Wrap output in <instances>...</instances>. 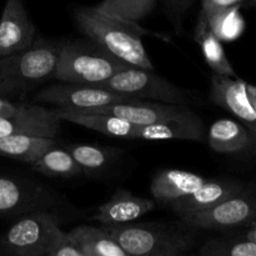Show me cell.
<instances>
[{
  "label": "cell",
  "instance_id": "33",
  "mask_svg": "<svg viewBox=\"0 0 256 256\" xmlns=\"http://www.w3.org/2000/svg\"><path fill=\"white\" fill-rule=\"evenodd\" d=\"M246 92L249 95V99L252 102V106H254L256 112V85L252 84H246Z\"/></svg>",
  "mask_w": 256,
  "mask_h": 256
},
{
  "label": "cell",
  "instance_id": "5",
  "mask_svg": "<svg viewBox=\"0 0 256 256\" xmlns=\"http://www.w3.org/2000/svg\"><path fill=\"white\" fill-rule=\"evenodd\" d=\"M62 218L54 209H42L18 216L0 236V255L46 256Z\"/></svg>",
  "mask_w": 256,
  "mask_h": 256
},
{
  "label": "cell",
  "instance_id": "1",
  "mask_svg": "<svg viewBox=\"0 0 256 256\" xmlns=\"http://www.w3.org/2000/svg\"><path fill=\"white\" fill-rule=\"evenodd\" d=\"M72 18L86 39L95 42L132 66L154 70L142 40L146 30L139 22L105 14L95 6L75 8Z\"/></svg>",
  "mask_w": 256,
  "mask_h": 256
},
{
  "label": "cell",
  "instance_id": "12",
  "mask_svg": "<svg viewBox=\"0 0 256 256\" xmlns=\"http://www.w3.org/2000/svg\"><path fill=\"white\" fill-rule=\"evenodd\" d=\"M209 100L256 132V112L246 92V82L238 78L214 74Z\"/></svg>",
  "mask_w": 256,
  "mask_h": 256
},
{
  "label": "cell",
  "instance_id": "10",
  "mask_svg": "<svg viewBox=\"0 0 256 256\" xmlns=\"http://www.w3.org/2000/svg\"><path fill=\"white\" fill-rule=\"evenodd\" d=\"M36 28L22 0H6L0 18V58L32 46Z\"/></svg>",
  "mask_w": 256,
  "mask_h": 256
},
{
  "label": "cell",
  "instance_id": "8",
  "mask_svg": "<svg viewBox=\"0 0 256 256\" xmlns=\"http://www.w3.org/2000/svg\"><path fill=\"white\" fill-rule=\"evenodd\" d=\"M59 194L45 185L24 178L0 175V216H22L42 209H55Z\"/></svg>",
  "mask_w": 256,
  "mask_h": 256
},
{
  "label": "cell",
  "instance_id": "29",
  "mask_svg": "<svg viewBox=\"0 0 256 256\" xmlns=\"http://www.w3.org/2000/svg\"><path fill=\"white\" fill-rule=\"evenodd\" d=\"M162 2L176 32L182 29L185 15L188 14L195 0H162Z\"/></svg>",
  "mask_w": 256,
  "mask_h": 256
},
{
  "label": "cell",
  "instance_id": "13",
  "mask_svg": "<svg viewBox=\"0 0 256 256\" xmlns=\"http://www.w3.org/2000/svg\"><path fill=\"white\" fill-rule=\"evenodd\" d=\"M62 132V119L48 108L29 104L16 114L0 116V138L14 134H32L56 139Z\"/></svg>",
  "mask_w": 256,
  "mask_h": 256
},
{
  "label": "cell",
  "instance_id": "2",
  "mask_svg": "<svg viewBox=\"0 0 256 256\" xmlns=\"http://www.w3.org/2000/svg\"><path fill=\"white\" fill-rule=\"evenodd\" d=\"M60 44L36 36L32 46L0 58V96L24 98L52 79Z\"/></svg>",
  "mask_w": 256,
  "mask_h": 256
},
{
  "label": "cell",
  "instance_id": "25",
  "mask_svg": "<svg viewBox=\"0 0 256 256\" xmlns=\"http://www.w3.org/2000/svg\"><path fill=\"white\" fill-rule=\"evenodd\" d=\"M202 256H256V244L242 234L209 238L198 250Z\"/></svg>",
  "mask_w": 256,
  "mask_h": 256
},
{
  "label": "cell",
  "instance_id": "23",
  "mask_svg": "<svg viewBox=\"0 0 256 256\" xmlns=\"http://www.w3.org/2000/svg\"><path fill=\"white\" fill-rule=\"evenodd\" d=\"M70 232L78 242L82 256H129L102 225H79Z\"/></svg>",
  "mask_w": 256,
  "mask_h": 256
},
{
  "label": "cell",
  "instance_id": "24",
  "mask_svg": "<svg viewBox=\"0 0 256 256\" xmlns=\"http://www.w3.org/2000/svg\"><path fill=\"white\" fill-rule=\"evenodd\" d=\"M32 169L39 174L59 179H72L82 175V168L64 146L58 144L48 149L39 159L32 162Z\"/></svg>",
  "mask_w": 256,
  "mask_h": 256
},
{
  "label": "cell",
  "instance_id": "17",
  "mask_svg": "<svg viewBox=\"0 0 256 256\" xmlns=\"http://www.w3.org/2000/svg\"><path fill=\"white\" fill-rule=\"evenodd\" d=\"M156 208L154 199L132 194L126 189H119L106 202L98 208L92 220L102 225L124 224L144 216Z\"/></svg>",
  "mask_w": 256,
  "mask_h": 256
},
{
  "label": "cell",
  "instance_id": "18",
  "mask_svg": "<svg viewBox=\"0 0 256 256\" xmlns=\"http://www.w3.org/2000/svg\"><path fill=\"white\" fill-rule=\"evenodd\" d=\"M208 179L195 172L179 169H165L155 174L150 192L155 202L168 206L199 189Z\"/></svg>",
  "mask_w": 256,
  "mask_h": 256
},
{
  "label": "cell",
  "instance_id": "21",
  "mask_svg": "<svg viewBox=\"0 0 256 256\" xmlns=\"http://www.w3.org/2000/svg\"><path fill=\"white\" fill-rule=\"evenodd\" d=\"M64 148L82 168V174L90 176L106 172L110 166L118 162L122 152L115 148L94 144H69Z\"/></svg>",
  "mask_w": 256,
  "mask_h": 256
},
{
  "label": "cell",
  "instance_id": "7",
  "mask_svg": "<svg viewBox=\"0 0 256 256\" xmlns=\"http://www.w3.org/2000/svg\"><path fill=\"white\" fill-rule=\"evenodd\" d=\"M180 219L196 229L232 230L249 226L256 222V184L245 185L239 192L212 209Z\"/></svg>",
  "mask_w": 256,
  "mask_h": 256
},
{
  "label": "cell",
  "instance_id": "4",
  "mask_svg": "<svg viewBox=\"0 0 256 256\" xmlns=\"http://www.w3.org/2000/svg\"><path fill=\"white\" fill-rule=\"evenodd\" d=\"M102 226L129 256H180L192 252L198 244L189 232L160 224L130 222Z\"/></svg>",
  "mask_w": 256,
  "mask_h": 256
},
{
  "label": "cell",
  "instance_id": "14",
  "mask_svg": "<svg viewBox=\"0 0 256 256\" xmlns=\"http://www.w3.org/2000/svg\"><path fill=\"white\" fill-rule=\"evenodd\" d=\"M85 110L114 115V116L126 120L136 126H142V125L154 124V122H162L169 118L178 116L190 109L186 105L166 104V102H152V100H138V102H115V104Z\"/></svg>",
  "mask_w": 256,
  "mask_h": 256
},
{
  "label": "cell",
  "instance_id": "31",
  "mask_svg": "<svg viewBox=\"0 0 256 256\" xmlns=\"http://www.w3.org/2000/svg\"><path fill=\"white\" fill-rule=\"evenodd\" d=\"M28 105L29 104L12 102V100L6 99V98L0 96V116H8V115L22 112L24 109H26Z\"/></svg>",
  "mask_w": 256,
  "mask_h": 256
},
{
  "label": "cell",
  "instance_id": "28",
  "mask_svg": "<svg viewBox=\"0 0 256 256\" xmlns=\"http://www.w3.org/2000/svg\"><path fill=\"white\" fill-rule=\"evenodd\" d=\"M46 256H82V252L72 232H65L59 228L52 238Z\"/></svg>",
  "mask_w": 256,
  "mask_h": 256
},
{
  "label": "cell",
  "instance_id": "11",
  "mask_svg": "<svg viewBox=\"0 0 256 256\" xmlns=\"http://www.w3.org/2000/svg\"><path fill=\"white\" fill-rule=\"evenodd\" d=\"M210 149L218 154L235 158L256 156V132L232 119H219L206 134Z\"/></svg>",
  "mask_w": 256,
  "mask_h": 256
},
{
  "label": "cell",
  "instance_id": "9",
  "mask_svg": "<svg viewBox=\"0 0 256 256\" xmlns=\"http://www.w3.org/2000/svg\"><path fill=\"white\" fill-rule=\"evenodd\" d=\"M32 100L52 104L55 108L85 110L115 104V102H130L144 99L120 94L95 85L59 82L58 84L48 85L44 89L38 92Z\"/></svg>",
  "mask_w": 256,
  "mask_h": 256
},
{
  "label": "cell",
  "instance_id": "20",
  "mask_svg": "<svg viewBox=\"0 0 256 256\" xmlns=\"http://www.w3.org/2000/svg\"><path fill=\"white\" fill-rule=\"evenodd\" d=\"M55 144L56 139L40 136V135H9V136L0 138V156L32 165Z\"/></svg>",
  "mask_w": 256,
  "mask_h": 256
},
{
  "label": "cell",
  "instance_id": "22",
  "mask_svg": "<svg viewBox=\"0 0 256 256\" xmlns=\"http://www.w3.org/2000/svg\"><path fill=\"white\" fill-rule=\"evenodd\" d=\"M194 38L195 42L202 48L205 62L212 68L214 74L236 78V72L225 54L222 40L214 34L208 20L200 14L195 26Z\"/></svg>",
  "mask_w": 256,
  "mask_h": 256
},
{
  "label": "cell",
  "instance_id": "32",
  "mask_svg": "<svg viewBox=\"0 0 256 256\" xmlns=\"http://www.w3.org/2000/svg\"><path fill=\"white\" fill-rule=\"evenodd\" d=\"M242 234L244 235L246 239L252 240V242H254L256 244V222L250 224L249 226H246V230H245L244 232H242Z\"/></svg>",
  "mask_w": 256,
  "mask_h": 256
},
{
  "label": "cell",
  "instance_id": "6",
  "mask_svg": "<svg viewBox=\"0 0 256 256\" xmlns=\"http://www.w3.org/2000/svg\"><path fill=\"white\" fill-rule=\"evenodd\" d=\"M92 85L139 99L166 102V104L188 106L194 100L189 92L172 84L165 78L155 74L154 70L140 69V68H129L122 70L109 79Z\"/></svg>",
  "mask_w": 256,
  "mask_h": 256
},
{
  "label": "cell",
  "instance_id": "34",
  "mask_svg": "<svg viewBox=\"0 0 256 256\" xmlns=\"http://www.w3.org/2000/svg\"><path fill=\"white\" fill-rule=\"evenodd\" d=\"M252 2H254V4L256 5V0H252Z\"/></svg>",
  "mask_w": 256,
  "mask_h": 256
},
{
  "label": "cell",
  "instance_id": "26",
  "mask_svg": "<svg viewBox=\"0 0 256 256\" xmlns=\"http://www.w3.org/2000/svg\"><path fill=\"white\" fill-rule=\"evenodd\" d=\"M156 2L158 0H102L95 8L105 14L139 22L154 12Z\"/></svg>",
  "mask_w": 256,
  "mask_h": 256
},
{
  "label": "cell",
  "instance_id": "3",
  "mask_svg": "<svg viewBox=\"0 0 256 256\" xmlns=\"http://www.w3.org/2000/svg\"><path fill=\"white\" fill-rule=\"evenodd\" d=\"M135 68L105 50L92 40L60 44L54 79L72 84H98L122 70Z\"/></svg>",
  "mask_w": 256,
  "mask_h": 256
},
{
  "label": "cell",
  "instance_id": "16",
  "mask_svg": "<svg viewBox=\"0 0 256 256\" xmlns=\"http://www.w3.org/2000/svg\"><path fill=\"white\" fill-rule=\"evenodd\" d=\"M245 186L244 182L234 179H208L194 192L182 199L168 205L170 210L178 216L182 218L195 212H204L220 204L228 198L239 192Z\"/></svg>",
  "mask_w": 256,
  "mask_h": 256
},
{
  "label": "cell",
  "instance_id": "19",
  "mask_svg": "<svg viewBox=\"0 0 256 256\" xmlns=\"http://www.w3.org/2000/svg\"><path fill=\"white\" fill-rule=\"evenodd\" d=\"M52 110L62 120L74 122L86 129L95 130L106 136L132 139V134L136 129V125L110 114L70 109V108H54Z\"/></svg>",
  "mask_w": 256,
  "mask_h": 256
},
{
  "label": "cell",
  "instance_id": "15",
  "mask_svg": "<svg viewBox=\"0 0 256 256\" xmlns=\"http://www.w3.org/2000/svg\"><path fill=\"white\" fill-rule=\"evenodd\" d=\"M206 138L204 122L192 110L162 122L136 126L132 139L138 140H190L202 142Z\"/></svg>",
  "mask_w": 256,
  "mask_h": 256
},
{
  "label": "cell",
  "instance_id": "30",
  "mask_svg": "<svg viewBox=\"0 0 256 256\" xmlns=\"http://www.w3.org/2000/svg\"><path fill=\"white\" fill-rule=\"evenodd\" d=\"M242 2H245V0H202L200 15L209 20L218 12L235 6V5H240Z\"/></svg>",
  "mask_w": 256,
  "mask_h": 256
},
{
  "label": "cell",
  "instance_id": "27",
  "mask_svg": "<svg viewBox=\"0 0 256 256\" xmlns=\"http://www.w3.org/2000/svg\"><path fill=\"white\" fill-rule=\"evenodd\" d=\"M210 28L214 32V34L220 40H232L236 39L244 32V19L240 14V5L225 9L222 12H218L214 16L208 20Z\"/></svg>",
  "mask_w": 256,
  "mask_h": 256
}]
</instances>
